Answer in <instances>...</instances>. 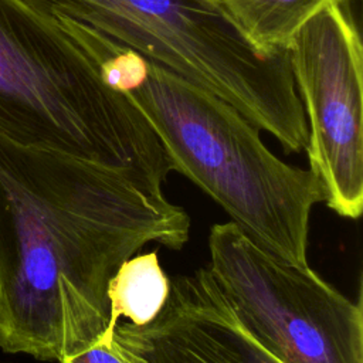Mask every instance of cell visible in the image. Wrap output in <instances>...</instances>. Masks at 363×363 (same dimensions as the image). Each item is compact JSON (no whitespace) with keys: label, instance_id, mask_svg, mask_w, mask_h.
Listing matches in <instances>:
<instances>
[{"label":"cell","instance_id":"obj_1","mask_svg":"<svg viewBox=\"0 0 363 363\" xmlns=\"http://www.w3.org/2000/svg\"><path fill=\"white\" fill-rule=\"evenodd\" d=\"M189 237L184 208L129 173L0 133V350L57 363L84 350L108 326L118 268Z\"/></svg>","mask_w":363,"mask_h":363},{"label":"cell","instance_id":"obj_2","mask_svg":"<svg viewBox=\"0 0 363 363\" xmlns=\"http://www.w3.org/2000/svg\"><path fill=\"white\" fill-rule=\"evenodd\" d=\"M0 133L123 170L156 194L173 172L132 99L102 79L57 23L23 0H0Z\"/></svg>","mask_w":363,"mask_h":363},{"label":"cell","instance_id":"obj_3","mask_svg":"<svg viewBox=\"0 0 363 363\" xmlns=\"http://www.w3.org/2000/svg\"><path fill=\"white\" fill-rule=\"evenodd\" d=\"M128 95L159 138L173 172L214 200L245 234L308 265L312 208L323 201L309 169L277 157L233 105L147 58Z\"/></svg>","mask_w":363,"mask_h":363},{"label":"cell","instance_id":"obj_4","mask_svg":"<svg viewBox=\"0 0 363 363\" xmlns=\"http://www.w3.org/2000/svg\"><path fill=\"white\" fill-rule=\"evenodd\" d=\"M34 11L86 24L213 92L288 153L308 125L288 52L262 55L214 0H23Z\"/></svg>","mask_w":363,"mask_h":363},{"label":"cell","instance_id":"obj_5","mask_svg":"<svg viewBox=\"0 0 363 363\" xmlns=\"http://www.w3.org/2000/svg\"><path fill=\"white\" fill-rule=\"evenodd\" d=\"M207 268L241 325L281 363H363L362 302L233 221L208 234Z\"/></svg>","mask_w":363,"mask_h":363},{"label":"cell","instance_id":"obj_6","mask_svg":"<svg viewBox=\"0 0 363 363\" xmlns=\"http://www.w3.org/2000/svg\"><path fill=\"white\" fill-rule=\"evenodd\" d=\"M346 3L313 16L286 52L306 116L309 170L323 203L357 220L363 210V50Z\"/></svg>","mask_w":363,"mask_h":363},{"label":"cell","instance_id":"obj_7","mask_svg":"<svg viewBox=\"0 0 363 363\" xmlns=\"http://www.w3.org/2000/svg\"><path fill=\"white\" fill-rule=\"evenodd\" d=\"M129 363H281L241 325L207 267L170 278L159 313L111 332Z\"/></svg>","mask_w":363,"mask_h":363},{"label":"cell","instance_id":"obj_8","mask_svg":"<svg viewBox=\"0 0 363 363\" xmlns=\"http://www.w3.org/2000/svg\"><path fill=\"white\" fill-rule=\"evenodd\" d=\"M240 34L262 55L289 48L296 33L320 10L347 0H214Z\"/></svg>","mask_w":363,"mask_h":363},{"label":"cell","instance_id":"obj_9","mask_svg":"<svg viewBox=\"0 0 363 363\" xmlns=\"http://www.w3.org/2000/svg\"><path fill=\"white\" fill-rule=\"evenodd\" d=\"M169 282L156 251L126 259L108 285L109 322L104 332H111L121 318L138 326L150 322L167 298Z\"/></svg>","mask_w":363,"mask_h":363},{"label":"cell","instance_id":"obj_10","mask_svg":"<svg viewBox=\"0 0 363 363\" xmlns=\"http://www.w3.org/2000/svg\"><path fill=\"white\" fill-rule=\"evenodd\" d=\"M60 363H129L118 345L115 343L112 333H101L98 339L84 350L67 357Z\"/></svg>","mask_w":363,"mask_h":363}]
</instances>
